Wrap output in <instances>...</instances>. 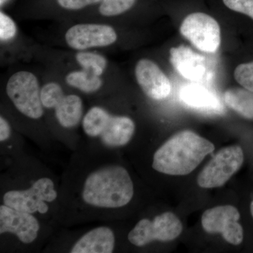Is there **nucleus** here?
Listing matches in <instances>:
<instances>
[{"label": "nucleus", "mask_w": 253, "mask_h": 253, "mask_svg": "<svg viewBox=\"0 0 253 253\" xmlns=\"http://www.w3.org/2000/svg\"><path fill=\"white\" fill-rule=\"evenodd\" d=\"M244 154L241 146L221 149L206 165L198 176V184L205 189L220 187L242 166Z\"/></svg>", "instance_id": "obj_5"}, {"label": "nucleus", "mask_w": 253, "mask_h": 253, "mask_svg": "<svg viewBox=\"0 0 253 253\" xmlns=\"http://www.w3.org/2000/svg\"><path fill=\"white\" fill-rule=\"evenodd\" d=\"M136 0H102L99 11L103 16H118L132 7Z\"/></svg>", "instance_id": "obj_22"}, {"label": "nucleus", "mask_w": 253, "mask_h": 253, "mask_svg": "<svg viewBox=\"0 0 253 253\" xmlns=\"http://www.w3.org/2000/svg\"><path fill=\"white\" fill-rule=\"evenodd\" d=\"M135 76L141 89L151 99L160 101L170 94L169 80L154 61L140 60L136 63Z\"/></svg>", "instance_id": "obj_11"}, {"label": "nucleus", "mask_w": 253, "mask_h": 253, "mask_svg": "<svg viewBox=\"0 0 253 253\" xmlns=\"http://www.w3.org/2000/svg\"><path fill=\"white\" fill-rule=\"evenodd\" d=\"M41 89L35 75L28 71L14 73L6 84V94L16 109L32 119L43 116Z\"/></svg>", "instance_id": "obj_3"}, {"label": "nucleus", "mask_w": 253, "mask_h": 253, "mask_svg": "<svg viewBox=\"0 0 253 253\" xmlns=\"http://www.w3.org/2000/svg\"><path fill=\"white\" fill-rule=\"evenodd\" d=\"M58 122L65 128L78 126L83 116V101L80 96L71 94L65 96L55 108Z\"/></svg>", "instance_id": "obj_16"}, {"label": "nucleus", "mask_w": 253, "mask_h": 253, "mask_svg": "<svg viewBox=\"0 0 253 253\" xmlns=\"http://www.w3.org/2000/svg\"><path fill=\"white\" fill-rule=\"evenodd\" d=\"M234 78L242 87L253 91V61L239 65L234 71Z\"/></svg>", "instance_id": "obj_23"}, {"label": "nucleus", "mask_w": 253, "mask_h": 253, "mask_svg": "<svg viewBox=\"0 0 253 253\" xmlns=\"http://www.w3.org/2000/svg\"><path fill=\"white\" fill-rule=\"evenodd\" d=\"M16 26L14 21L9 16L0 13V38L1 41H7L16 36Z\"/></svg>", "instance_id": "obj_24"}, {"label": "nucleus", "mask_w": 253, "mask_h": 253, "mask_svg": "<svg viewBox=\"0 0 253 253\" xmlns=\"http://www.w3.org/2000/svg\"><path fill=\"white\" fill-rule=\"evenodd\" d=\"M226 7L253 20V0H223Z\"/></svg>", "instance_id": "obj_25"}, {"label": "nucleus", "mask_w": 253, "mask_h": 253, "mask_svg": "<svg viewBox=\"0 0 253 253\" xmlns=\"http://www.w3.org/2000/svg\"><path fill=\"white\" fill-rule=\"evenodd\" d=\"M57 198L54 181L48 177L41 178L29 189L12 190L4 195V204L17 211L30 214H45L49 211L48 204Z\"/></svg>", "instance_id": "obj_4"}, {"label": "nucleus", "mask_w": 253, "mask_h": 253, "mask_svg": "<svg viewBox=\"0 0 253 253\" xmlns=\"http://www.w3.org/2000/svg\"><path fill=\"white\" fill-rule=\"evenodd\" d=\"M39 231V222L33 214L4 204L0 206V234H15L23 244H30L36 241Z\"/></svg>", "instance_id": "obj_10"}, {"label": "nucleus", "mask_w": 253, "mask_h": 253, "mask_svg": "<svg viewBox=\"0 0 253 253\" xmlns=\"http://www.w3.org/2000/svg\"><path fill=\"white\" fill-rule=\"evenodd\" d=\"M76 60L84 70L90 71L97 76H101L103 74L107 64V61L104 56L95 53H78Z\"/></svg>", "instance_id": "obj_20"}, {"label": "nucleus", "mask_w": 253, "mask_h": 253, "mask_svg": "<svg viewBox=\"0 0 253 253\" xmlns=\"http://www.w3.org/2000/svg\"><path fill=\"white\" fill-rule=\"evenodd\" d=\"M102 0H57L58 3L66 9H83L89 5L96 4Z\"/></svg>", "instance_id": "obj_26"}, {"label": "nucleus", "mask_w": 253, "mask_h": 253, "mask_svg": "<svg viewBox=\"0 0 253 253\" xmlns=\"http://www.w3.org/2000/svg\"><path fill=\"white\" fill-rule=\"evenodd\" d=\"M180 33L200 51L214 53L221 44L219 23L212 16L196 12L188 15L181 23Z\"/></svg>", "instance_id": "obj_7"}, {"label": "nucleus", "mask_w": 253, "mask_h": 253, "mask_svg": "<svg viewBox=\"0 0 253 253\" xmlns=\"http://www.w3.org/2000/svg\"><path fill=\"white\" fill-rule=\"evenodd\" d=\"M135 130V125L126 116H111L100 137L106 146L120 147L131 140Z\"/></svg>", "instance_id": "obj_15"}, {"label": "nucleus", "mask_w": 253, "mask_h": 253, "mask_svg": "<svg viewBox=\"0 0 253 253\" xmlns=\"http://www.w3.org/2000/svg\"><path fill=\"white\" fill-rule=\"evenodd\" d=\"M226 106L241 117L253 120V91L244 87H233L224 94Z\"/></svg>", "instance_id": "obj_17"}, {"label": "nucleus", "mask_w": 253, "mask_h": 253, "mask_svg": "<svg viewBox=\"0 0 253 253\" xmlns=\"http://www.w3.org/2000/svg\"><path fill=\"white\" fill-rule=\"evenodd\" d=\"M61 86L56 83H49L41 89L42 104L46 109H55L64 97Z\"/></svg>", "instance_id": "obj_21"}, {"label": "nucleus", "mask_w": 253, "mask_h": 253, "mask_svg": "<svg viewBox=\"0 0 253 253\" xmlns=\"http://www.w3.org/2000/svg\"><path fill=\"white\" fill-rule=\"evenodd\" d=\"M240 213L232 206H217L208 210L201 218L203 228L210 234H221L229 244H241L244 230L239 224Z\"/></svg>", "instance_id": "obj_8"}, {"label": "nucleus", "mask_w": 253, "mask_h": 253, "mask_svg": "<svg viewBox=\"0 0 253 253\" xmlns=\"http://www.w3.org/2000/svg\"><path fill=\"white\" fill-rule=\"evenodd\" d=\"M66 42L77 50L111 45L117 41V33L108 25L78 24L66 32Z\"/></svg>", "instance_id": "obj_9"}, {"label": "nucleus", "mask_w": 253, "mask_h": 253, "mask_svg": "<svg viewBox=\"0 0 253 253\" xmlns=\"http://www.w3.org/2000/svg\"><path fill=\"white\" fill-rule=\"evenodd\" d=\"M183 226L174 213L166 212L153 220L143 219L128 234V240L136 246H144L154 241H170L180 235Z\"/></svg>", "instance_id": "obj_6"}, {"label": "nucleus", "mask_w": 253, "mask_h": 253, "mask_svg": "<svg viewBox=\"0 0 253 253\" xmlns=\"http://www.w3.org/2000/svg\"><path fill=\"white\" fill-rule=\"evenodd\" d=\"M169 61L176 72L192 82L202 80L206 73V61L204 56L195 52L189 46L180 45L171 48Z\"/></svg>", "instance_id": "obj_12"}, {"label": "nucleus", "mask_w": 253, "mask_h": 253, "mask_svg": "<svg viewBox=\"0 0 253 253\" xmlns=\"http://www.w3.org/2000/svg\"><path fill=\"white\" fill-rule=\"evenodd\" d=\"M109 113L100 107L91 108L83 121V129L86 135L91 137L100 136L109 122Z\"/></svg>", "instance_id": "obj_18"}, {"label": "nucleus", "mask_w": 253, "mask_h": 253, "mask_svg": "<svg viewBox=\"0 0 253 253\" xmlns=\"http://www.w3.org/2000/svg\"><path fill=\"white\" fill-rule=\"evenodd\" d=\"M11 134V128L7 121L2 116L0 118V141L1 142L7 140Z\"/></svg>", "instance_id": "obj_27"}, {"label": "nucleus", "mask_w": 253, "mask_h": 253, "mask_svg": "<svg viewBox=\"0 0 253 253\" xmlns=\"http://www.w3.org/2000/svg\"><path fill=\"white\" fill-rule=\"evenodd\" d=\"M251 214H252L253 217V201H252V203H251Z\"/></svg>", "instance_id": "obj_28"}, {"label": "nucleus", "mask_w": 253, "mask_h": 253, "mask_svg": "<svg viewBox=\"0 0 253 253\" xmlns=\"http://www.w3.org/2000/svg\"><path fill=\"white\" fill-rule=\"evenodd\" d=\"M7 1H8V0H0V1H1V5L4 4V3Z\"/></svg>", "instance_id": "obj_29"}, {"label": "nucleus", "mask_w": 253, "mask_h": 253, "mask_svg": "<svg viewBox=\"0 0 253 253\" xmlns=\"http://www.w3.org/2000/svg\"><path fill=\"white\" fill-rule=\"evenodd\" d=\"M66 83L73 87L77 88L83 92L93 93L99 90L102 85L100 76L90 71H73L66 76Z\"/></svg>", "instance_id": "obj_19"}, {"label": "nucleus", "mask_w": 253, "mask_h": 253, "mask_svg": "<svg viewBox=\"0 0 253 253\" xmlns=\"http://www.w3.org/2000/svg\"><path fill=\"white\" fill-rule=\"evenodd\" d=\"M212 142L190 130L176 133L155 153L153 168L169 175H186L214 151Z\"/></svg>", "instance_id": "obj_1"}, {"label": "nucleus", "mask_w": 253, "mask_h": 253, "mask_svg": "<svg viewBox=\"0 0 253 253\" xmlns=\"http://www.w3.org/2000/svg\"><path fill=\"white\" fill-rule=\"evenodd\" d=\"M134 186L126 169L107 166L91 172L83 185L82 197L86 204L101 208L123 207L130 202Z\"/></svg>", "instance_id": "obj_2"}, {"label": "nucleus", "mask_w": 253, "mask_h": 253, "mask_svg": "<svg viewBox=\"0 0 253 253\" xmlns=\"http://www.w3.org/2000/svg\"><path fill=\"white\" fill-rule=\"evenodd\" d=\"M114 234L106 226L95 228L78 240L71 253H111L115 247Z\"/></svg>", "instance_id": "obj_14"}, {"label": "nucleus", "mask_w": 253, "mask_h": 253, "mask_svg": "<svg viewBox=\"0 0 253 253\" xmlns=\"http://www.w3.org/2000/svg\"><path fill=\"white\" fill-rule=\"evenodd\" d=\"M181 102L190 109L200 112L219 114L224 107L217 95L208 88L199 84H190L183 86L179 91Z\"/></svg>", "instance_id": "obj_13"}]
</instances>
